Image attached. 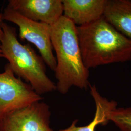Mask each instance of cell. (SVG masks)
<instances>
[{
  "mask_svg": "<svg viewBox=\"0 0 131 131\" xmlns=\"http://www.w3.org/2000/svg\"><path fill=\"white\" fill-rule=\"evenodd\" d=\"M89 87L90 94L96 105V111L93 120L85 126H78V120L75 119L70 126L59 131H95L99 125H105L109 122L108 114L112 109L117 107V103L114 101H109L102 96L95 85H90Z\"/></svg>",
  "mask_w": 131,
  "mask_h": 131,
  "instance_id": "obj_10",
  "label": "cell"
},
{
  "mask_svg": "<svg viewBox=\"0 0 131 131\" xmlns=\"http://www.w3.org/2000/svg\"><path fill=\"white\" fill-rule=\"evenodd\" d=\"M7 7L29 19L50 25L63 16L61 0H10Z\"/></svg>",
  "mask_w": 131,
  "mask_h": 131,
  "instance_id": "obj_7",
  "label": "cell"
},
{
  "mask_svg": "<svg viewBox=\"0 0 131 131\" xmlns=\"http://www.w3.org/2000/svg\"><path fill=\"white\" fill-rule=\"evenodd\" d=\"M30 84L15 75L8 64L0 73V120L16 110L41 101Z\"/></svg>",
  "mask_w": 131,
  "mask_h": 131,
  "instance_id": "obj_5",
  "label": "cell"
},
{
  "mask_svg": "<svg viewBox=\"0 0 131 131\" xmlns=\"http://www.w3.org/2000/svg\"><path fill=\"white\" fill-rule=\"evenodd\" d=\"M77 26L62 16L51 25V38L56 54V89L67 93L72 86L87 89L90 86L89 70L83 62L77 33Z\"/></svg>",
  "mask_w": 131,
  "mask_h": 131,
  "instance_id": "obj_1",
  "label": "cell"
},
{
  "mask_svg": "<svg viewBox=\"0 0 131 131\" xmlns=\"http://www.w3.org/2000/svg\"><path fill=\"white\" fill-rule=\"evenodd\" d=\"M51 112L39 101L10 113L0 120V131H54L50 125Z\"/></svg>",
  "mask_w": 131,
  "mask_h": 131,
  "instance_id": "obj_6",
  "label": "cell"
},
{
  "mask_svg": "<svg viewBox=\"0 0 131 131\" xmlns=\"http://www.w3.org/2000/svg\"><path fill=\"white\" fill-rule=\"evenodd\" d=\"M108 119L121 131H131V107L115 108L108 114Z\"/></svg>",
  "mask_w": 131,
  "mask_h": 131,
  "instance_id": "obj_11",
  "label": "cell"
},
{
  "mask_svg": "<svg viewBox=\"0 0 131 131\" xmlns=\"http://www.w3.org/2000/svg\"><path fill=\"white\" fill-rule=\"evenodd\" d=\"M76 29L83 62L89 70L131 61V40L103 17Z\"/></svg>",
  "mask_w": 131,
  "mask_h": 131,
  "instance_id": "obj_2",
  "label": "cell"
},
{
  "mask_svg": "<svg viewBox=\"0 0 131 131\" xmlns=\"http://www.w3.org/2000/svg\"><path fill=\"white\" fill-rule=\"evenodd\" d=\"M2 14L3 20L18 26L20 40H26L37 47L45 64L54 71L56 61L51 42V25L29 19L7 7Z\"/></svg>",
  "mask_w": 131,
  "mask_h": 131,
  "instance_id": "obj_4",
  "label": "cell"
},
{
  "mask_svg": "<svg viewBox=\"0 0 131 131\" xmlns=\"http://www.w3.org/2000/svg\"><path fill=\"white\" fill-rule=\"evenodd\" d=\"M2 28L4 36L0 50L15 75L26 81L40 96L56 90V84L47 76L42 57L29 44L19 41L14 27L3 21Z\"/></svg>",
  "mask_w": 131,
  "mask_h": 131,
  "instance_id": "obj_3",
  "label": "cell"
},
{
  "mask_svg": "<svg viewBox=\"0 0 131 131\" xmlns=\"http://www.w3.org/2000/svg\"><path fill=\"white\" fill-rule=\"evenodd\" d=\"M3 21V14L2 13H0V42L2 40V38H3L4 33L3 31L2 28V23Z\"/></svg>",
  "mask_w": 131,
  "mask_h": 131,
  "instance_id": "obj_12",
  "label": "cell"
},
{
  "mask_svg": "<svg viewBox=\"0 0 131 131\" xmlns=\"http://www.w3.org/2000/svg\"><path fill=\"white\" fill-rule=\"evenodd\" d=\"M2 57H3V56L2 52H1V50H0V58H2Z\"/></svg>",
  "mask_w": 131,
  "mask_h": 131,
  "instance_id": "obj_13",
  "label": "cell"
},
{
  "mask_svg": "<svg viewBox=\"0 0 131 131\" xmlns=\"http://www.w3.org/2000/svg\"><path fill=\"white\" fill-rule=\"evenodd\" d=\"M103 17L131 40V1L108 0Z\"/></svg>",
  "mask_w": 131,
  "mask_h": 131,
  "instance_id": "obj_9",
  "label": "cell"
},
{
  "mask_svg": "<svg viewBox=\"0 0 131 131\" xmlns=\"http://www.w3.org/2000/svg\"><path fill=\"white\" fill-rule=\"evenodd\" d=\"M63 16L77 26L92 23L103 17L108 0H63Z\"/></svg>",
  "mask_w": 131,
  "mask_h": 131,
  "instance_id": "obj_8",
  "label": "cell"
}]
</instances>
